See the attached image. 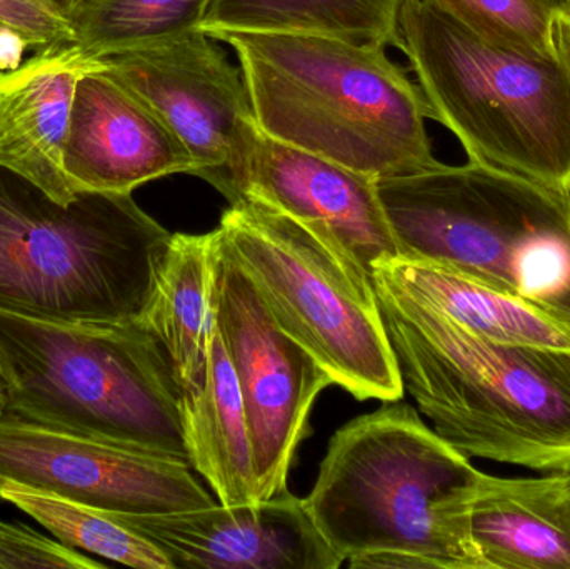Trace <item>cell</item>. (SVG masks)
Instances as JSON below:
<instances>
[{"label":"cell","mask_w":570,"mask_h":569,"mask_svg":"<svg viewBox=\"0 0 570 569\" xmlns=\"http://www.w3.org/2000/svg\"><path fill=\"white\" fill-rule=\"evenodd\" d=\"M70 2H72V9H73V7H76L77 3L82 2V0H70Z\"/></svg>","instance_id":"cell-29"},{"label":"cell","mask_w":570,"mask_h":569,"mask_svg":"<svg viewBox=\"0 0 570 569\" xmlns=\"http://www.w3.org/2000/svg\"><path fill=\"white\" fill-rule=\"evenodd\" d=\"M100 60L163 117L196 159V176L217 189L256 124L243 70L219 40L194 29Z\"/></svg>","instance_id":"cell-11"},{"label":"cell","mask_w":570,"mask_h":569,"mask_svg":"<svg viewBox=\"0 0 570 569\" xmlns=\"http://www.w3.org/2000/svg\"><path fill=\"white\" fill-rule=\"evenodd\" d=\"M217 190L230 204L257 200L287 214L371 277L375 264L399 257L377 180L273 139L257 122Z\"/></svg>","instance_id":"cell-12"},{"label":"cell","mask_w":570,"mask_h":569,"mask_svg":"<svg viewBox=\"0 0 570 569\" xmlns=\"http://www.w3.org/2000/svg\"><path fill=\"white\" fill-rule=\"evenodd\" d=\"M485 42L525 56L559 59V13L542 0H425Z\"/></svg>","instance_id":"cell-23"},{"label":"cell","mask_w":570,"mask_h":569,"mask_svg":"<svg viewBox=\"0 0 570 569\" xmlns=\"http://www.w3.org/2000/svg\"><path fill=\"white\" fill-rule=\"evenodd\" d=\"M372 274L441 311L475 336L512 346L570 351V327L564 323L525 301L451 271L391 257L375 264Z\"/></svg>","instance_id":"cell-19"},{"label":"cell","mask_w":570,"mask_h":569,"mask_svg":"<svg viewBox=\"0 0 570 569\" xmlns=\"http://www.w3.org/2000/svg\"><path fill=\"white\" fill-rule=\"evenodd\" d=\"M405 0H209L207 33H308L361 46L399 47Z\"/></svg>","instance_id":"cell-20"},{"label":"cell","mask_w":570,"mask_h":569,"mask_svg":"<svg viewBox=\"0 0 570 569\" xmlns=\"http://www.w3.org/2000/svg\"><path fill=\"white\" fill-rule=\"evenodd\" d=\"M404 390L468 458L570 471V351L475 336L372 274Z\"/></svg>","instance_id":"cell-1"},{"label":"cell","mask_w":570,"mask_h":569,"mask_svg":"<svg viewBox=\"0 0 570 569\" xmlns=\"http://www.w3.org/2000/svg\"><path fill=\"white\" fill-rule=\"evenodd\" d=\"M173 234L132 194L69 203L0 167V311L49 323H134Z\"/></svg>","instance_id":"cell-5"},{"label":"cell","mask_w":570,"mask_h":569,"mask_svg":"<svg viewBox=\"0 0 570 569\" xmlns=\"http://www.w3.org/2000/svg\"><path fill=\"white\" fill-rule=\"evenodd\" d=\"M72 42L70 0H0V70L43 47Z\"/></svg>","instance_id":"cell-24"},{"label":"cell","mask_w":570,"mask_h":569,"mask_svg":"<svg viewBox=\"0 0 570 569\" xmlns=\"http://www.w3.org/2000/svg\"><path fill=\"white\" fill-rule=\"evenodd\" d=\"M2 500L42 524L60 543L137 569H174L166 555L106 511L7 481Z\"/></svg>","instance_id":"cell-22"},{"label":"cell","mask_w":570,"mask_h":569,"mask_svg":"<svg viewBox=\"0 0 570 569\" xmlns=\"http://www.w3.org/2000/svg\"><path fill=\"white\" fill-rule=\"evenodd\" d=\"M0 477L116 514L186 513L219 503L193 468L0 414Z\"/></svg>","instance_id":"cell-10"},{"label":"cell","mask_w":570,"mask_h":569,"mask_svg":"<svg viewBox=\"0 0 570 569\" xmlns=\"http://www.w3.org/2000/svg\"><path fill=\"white\" fill-rule=\"evenodd\" d=\"M556 46L558 53L570 69V13L559 16L556 22Z\"/></svg>","instance_id":"cell-26"},{"label":"cell","mask_w":570,"mask_h":569,"mask_svg":"<svg viewBox=\"0 0 570 569\" xmlns=\"http://www.w3.org/2000/svg\"><path fill=\"white\" fill-rule=\"evenodd\" d=\"M281 330L355 400L401 401L397 356L374 283L287 214L240 199L216 227Z\"/></svg>","instance_id":"cell-8"},{"label":"cell","mask_w":570,"mask_h":569,"mask_svg":"<svg viewBox=\"0 0 570 569\" xmlns=\"http://www.w3.org/2000/svg\"><path fill=\"white\" fill-rule=\"evenodd\" d=\"M100 63L72 42L43 47L0 70V167L60 203L77 194L63 170L77 84Z\"/></svg>","instance_id":"cell-15"},{"label":"cell","mask_w":570,"mask_h":569,"mask_svg":"<svg viewBox=\"0 0 570 569\" xmlns=\"http://www.w3.org/2000/svg\"><path fill=\"white\" fill-rule=\"evenodd\" d=\"M213 239V230L173 234L153 300L139 321L166 350L180 393L199 387L209 371L216 336Z\"/></svg>","instance_id":"cell-17"},{"label":"cell","mask_w":570,"mask_h":569,"mask_svg":"<svg viewBox=\"0 0 570 569\" xmlns=\"http://www.w3.org/2000/svg\"><path fill=\"white\" fill-rule=\"evenodd\" d=\"M180 410L190 468L206 478L217 501H259L243 398L217 327L206 380L180 393Z\"/></svg>","instance_id":"cell-18"},{"label":"cell","mask_w":570,"mask_h":569,"mask_svg":"<svg viewBox=\"0 0 570 569\" xmlns=\"http://www.w3.org/2000/svg\"><path fill=\"white\" fill-rule=\"evenodd\" d=\"M43 568L96 569L104 565L26 524L0 520V569Z\"/></svg>","instance_id":"cell-25"},{"label":"cell","mask_w":570,"mask_h":569,"mask_svg":"<svg viewBox=\"0 0 570 569\" xmlns=\"http://www.w3.org/2000/svg\"><path fill=\"white\" fill-rule=\"evenodd\" d=\"M399 257L525 301L570 327V190L469 160L377 180Z\"/></svg>","instance_id":"cell-4"},{"label":"cell","mask_w":570,"mask_h":569,"mask_svg":"<svg viewBox=\"0 0 570 569\" xmlns=\"http://www.w3.org/2000/svg\"><path fill=\"white\" fill-rule=\"evenodd\" d=\"M239 60L261 130L374 180L441 166L419 84L385 56L308 33H210Z\"/></svg>","instance_id":"cell-3"},{"label":"cell","mask_w":570,"mask_h":569,"mask_svg":"<svg viewBox=\"0 0 570 569\" xmlns=\"http://www.w3.org/2000/svg\"><path fill=\"white\" fill-rule=\"evenodd\" d=\"M213 234L214 320L243 398L257 500H269L287 490L295 453L311 433L308 416L315 400L334 383L281 330L219 233Z\"/></svg>","instance_id":"cell-9"},{"label":"cell","mask_w":570,"mask_h":569,"mask_svg":"<svg viewBox=\"0 0 570 569\" xmlns=\"http://www.w3.org/2000/svg\"><path fill=\"white\" fill-rule=\"evenodd\" d=\"M63 170L76 193L132 194L174 174L196 176L197 163L163 117L100 63L77 84Z\"/></svg>","instance_id":"cell-14"},{"label":"cell","mask_w":570,"mask_h":569,"mask_svg":"<svg viewBox=\"0 0 570 569\" xmlns=\"http://www.w3.org/2000/svg\"><path fill=\"white\" fill-rule=\"evenodd\" d=\"M156 545L174 569H338L345 563L287 490L247 504H214L186 513H109Z\"/></svg>","instance_id":"cell-13"},{"label":"cell","mask_w":570,"mask_h":569,"mask_svg":"<svg viewBox=\"0 0 570 569\" xmlns=\"http://www.w3.org/2000/svg\"><path fill=\"white\" fill-rule=\"evenodd\" d=\"M0 361L3 413L190 467L179 384L139 321L49 323L0 311Z\"/></svg>","instance_id":"cell-6"},{"label":"cell","mask_w":570,"mask_h":569,"mask_svg":"<svg viewBox=\"0 0 570 569\" xmlns=\"http://www.w3.org/2000/svg\"><path fill=\"white\" fill-rule=\"evenodd\" d=\"M6 484H7L6 478L0 477V500H2V491H3V488H6Z\"/></svg>","instance_id":"cell-28"},{"label":"cell","mask_w":570,"mask_h":569,"mask_svg":"<svg viewBox=\"0 0 570 569\" xmlns=\"http://www.w3.org/2000/svg\"><path fill=\"white\" fill-rule=\"evenodd\" d=\"M482 474L411 404L384 401L332 436L304 507L344 561L399 553L419 569H488L471 533Z\"/></svg>","instance_id":"cell-2"},{"label":"cell","mask_w":570,"mask_h":569,"mask_svg":"<svg viewBox=\"0 0 570 569\" xmlns=\"http://www.w3.org/2000/svg\"><path fill=\"white\" fill-rule=\"evenodd\" d=\"M471 533L488 569H570V471L482 474Z\"/></svg>","instance_id":"cell-16"},{"label":"cell","mask_w":570,"mask_h":569,"mask_svg":"<svg viewBox=\"0 0 570 569\" xmlns=\"http://www.w3.org/2000/svg\"><path fill=\"white\" fill-rule=\"evenodd\" d=\"M542 2L548 3L559 16H568L570 13V0H542Z\"/></svg>","instance_id":"cell-27"},{"label":"cell","mask_w":570,"mask_h":569,"mask_svg":"<svg viewBox=\"0 0 570 569\" xmlns=\"http://www.w3.org/2000/svg\"><path fill=\"white\" fill-rule=\"evenodd\" d=\"M397 49L431 119L471 163L570 190V69L479 39L425 0H405Z\"/></svg>","instance_id":"cell-7"},{"label":"cell","mask_w":570,"mask_h":569,"mask_svg":"<svg viewBox=\"0 0 570 569\" xmlns=\"http://www.w3.org/2000/svg\"><path fill=\"white\" fill-rule=\"evenodd\" d=\"M209 0H82L72 9L73 43L94 59L200 29Z\"/></svg>","instance_id":"cell-21"}]
</instances>
